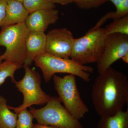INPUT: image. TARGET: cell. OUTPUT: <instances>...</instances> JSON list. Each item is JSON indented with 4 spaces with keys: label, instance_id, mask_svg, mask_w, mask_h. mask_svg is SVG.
I'll use <instances>...</instances> for the list:
<instances>
[{
    "label": "cell",
    "instance_id": "obj_11",
    "mask_svg": "<svg viewBox=\"0 0 128 128\" xmlns=\"http://www.w3.org/2000/svg\"><path fill=\"white\" fill-rule=\"evenodd\" d=\"M46 34L44 32L29 31L26 42V57L24 64L30 66L38 56L45 53Z\"/></svg>",
    "mask_w": 128,
    "mask_h": 128
},
{
    "label": "cell",
    "instance_id": "obj_8",
    "mask_svg": "<svg viewBox=\"0 0 128 128\" xmlns=\"http://www.w3.org/2000/svg\"><path fill=\"white\" fill-rule=\"evenodd\" d=\"M128 54V35L118 33L107 35L103 54L96 63L98 74L104 72Z\"/></svg>",
    "mask_w": 128,
    "mask_h": 128
},
{
    "label": "cell",
    "instance_id": "obj_5",
    "mask_svg": "<svg viewBox=\"0 0 128 128\" xmlns=\"http://www.w3.org/2000/svg\"><path fill=\"white\" fill-rule=\"evenodd\" d=\"M53 77L54 88L64 107L75 119L84 118L89 110L80 96L76 76L68 74L62 77L54 74Z\"/></svg>",
    "mask_w": 128,
    "mask_h": 128
},
{
    "label": "cell",
    "instance_id": "obj_12",
    "mask_svg": "<svg viewBox=\"0 0 128 128\" xmlns=\"http://www.w3.org/2000/svg\"><path fill=\"white\" fill-rule=\"evenodd\" d=\"M29 14L22 2L17 0H7L6 16L0 26L2 29L25 22Z\"/></svg>",
    "mask_w": 128,
    "mask_h": 128
},
{
    "label": "cell",
    "instance_id": "obj_1",
    "mask_svg": "<svg viewBox=\"0 0 128 128\" xmlns=\"http://www.w3.org/2000/svg\"><path fill=\"white\" fill-rule=\"evenodd\" d=\"M91 96L94 109L100 117L123 110L128 102V76L110 66L95 79Z\"/></svg>",
    "mask_w": 128,
    "mask_h": 128
},
{
    "label": "cell",
    "instance_id": "obj_14",
    "mask_svg": "<svg viewBox=\"0 0 128 128\" xmlns=\"http://www.w3.org/2000/svg\"><path fill=\"white\" fill-rule=\"evenodd\" d=\"M18 114L11 112L7 101L0 94V128H15Z\"/></svg>",
    "mask_w": 128,
    "mask_h": 128
},
{
    "label": "cell",
    "instance_id": "obj_24",
    "mask_svg": "<svg viewBox=\"0 0 128 128\" xmlns=\"http://www.w3.org/2000/svg\"><path fill=\"white\" fill-rule=\"evenodd\" d=\"M122 59L124 61V62L128 64V54L124 56Z\"/></svg>",
    "mask_w": 128,
    "mask_h": 128
},
{
    "label": "cell",
    "instance_id": "obj_22",
    "mask_svg": "<svg viewBox=\"0 0 128 128\" xmlns=\"http://www.w3.org/2000/svg\"><path fill=\"white\" fill-rule=\"evenodd\" d=\"M54 4L58 3L62 5H66L73 2V0H48Z\"/></svg>",
    "mask_w": 128,
    "mask_h": 128
},
{
    "label": "cell",
    "instance_id": "obj_10",
    "mask_svg": "<svg viewBox=\"0 0 128 128\" xmlns=\"http://www.w3.org/2000/svg\"><path fill=\"white\" fill-rule=\"evenodd\" d=\"M59 18L57 9L39 10L29 14L25 23L29 31L44 32L50 25L56 23Z\"/></svg>",
    "mask_w": 128,
    "mask_h": 128
},
{
    "label": "cell",
    "instance_id": "obj_2",
    "mask_svg": "<svg viewBox=\"0 0 128 128\" xmlns=\"http://www.w3.org/2000/svg\"><path fill=\"white\" fill-rule=\"evenodd\" d=\"M34 62L42 70L46 82L57 73L74 75L88 82L90 80V73L94 72L92 66L81 64L70 58H60L46 52L36 56Z\"/></svg>",
    "mask_w": 128,
    "mask_h": 128
},
{
    "label": "cell",
    "instance_id": "obj_16",
    "mask_svg": "<svg viewBox=\"0 0 128 128\" xmlns=\"http://www.w3.org/2000/svg\"><path fill=\"white\" fill-rule=\"evenodd\" d=\"M22 66L21 64L6 60L0 63V86L9 77L12 82L15 83L16 81L14 77L15 72Z\"/></svg>",
    "mask_w": 128,
    "mask_h": 128
},
{
    "label": "cell",
    "instance_id": "obj_26",
    "mask_svg": "<svg viewBox=\"0 0 128 128\" xmlns=\"http://www.w3.org/2000/svg\"><path fill=\"white\" fill-rule=\"evenodd\" d=\"M2 62V59L1 58L0 55V63H1Z\"/></svg>",
    "mask_w": 128,
    "mask_h": 128
},
{
    "label": "cell",
    "instance_id": "obj_25",
    "mask_svg": "<svg viewBox=\"0 0 128 128\" xmlns=\"http://www.w3.org/2000/svg\"><path fill=\"white\" fill-rule=\"evenodd\" d=\"M17 0L18 1L20 2H23L24 0Z\"/></svg>",
    "mask_w": 128,
    "mask_h": 128
},
{
    "label": "cell",
    "instance_id": "obj_23",
    "mask_svg": "<svg viewBox=\"0 0 128 128\" xmlns=\"http://www.w3.org/2000/svg\"><path fill=\"white\" fill-rule=\"evenodd\" d=\"M32 128H58L54 126H48V125H44L37 124H34Z\"/></svg>",
    "mask_w": 128,
    "mask_h": 128
},
{
    "label": "cell",
    "instance_id": "obj_17",
    "mask_svg": "<svg viewBox=\"0 0 128 128\" xmlns=\"http://www.w3.org/2000/svg\"><path fill=\"white\" fill-rule=\"evenodd\" d=\"M105 29L106 35L115 33L128 35V15L114 20Z\"/></svg>",
    "mask_w": 128,
    "mask_h": 128
},
{
    "label": "cell",
    "instance_id": "obj_19",
    "mask_svg": "<svg viewBox=\"0 0 128 128\" xmlns=\"http://www.w3.org/2000/svg\"><path fill=\"white\" fill-rule=\"evenodd\" d=\"M17 120L15 128H32L34 117L30 111L24 109L18 114Z\"/></svg>",
    "mask_w": 128,
    "mask_h": 128
},
{
    "label": "cell",
    "instance_id": "obj_20",
    "mask_svg": "<svg viewBox=\"0 0 128 128\" xmlns=\"http://www.w3.org/2000/svg\"><path fill=\"white\" fill-rule=\"evenodd\" d=\"M107 2L106 0H73V2L83 9L97 8Z\"/></svg>",
    "mask_w": 128,
    "mask_h": 128
},
{
    "label": "cell",
    "instance_id": "obj_9",
    "mask_svg": "<svg viewBox=\"0 0 128 128\" xmlns=\"http://www.w3.org/2000/svg\"><path fill=\"white\" fill-rule=\"evenodd\" d=\"M74 38L67 28H55L46 34L45 52L56 57L70 58Z\"/></svg>",
    "mask_w": 128,
    "mask_h": 128
},
{
    "label": "cell",
    "instance_id": "obj_21",
    "mask_svg": "<svg viewBox=\"0 0 128 128\" xmlns=\"http://www.w3.org/2000/svg\"><path fill=\"white\" fill-rule=\"evenodd\" d=\"M6 5L7 0H0V27L6 17Z\"/></svg>",
    "mask_w": 128,
    "mask_h": 128
},
{
    "label": "cell",
    "instance_id": "obj_15",
    "mask_svg": "<svg viewBox=\"0 0 128 128\" xmlns=\"http://www.w3.org/2000/svg\"><path fill=\"white\" fill-rule=\"evenodd\" d=\"M113 3L116 8V11L108 12L98 22V25L102 26L108 19L114 20L128 15V0H106Z\"/></svg>",
    "mask_w": 128,
    "mask_h": 128
},
{
    "label": "cell",
    "instance_id": "obj_6",
    "mask_svg": "<svg viewBox=\"0 0 128 128\" xmlns=\"http://www.w3.org/2000/svg\"><path fill=\"white\" fill-rule=\"evenodd\" d=\"M43 108H31L30 112L38 124L58 128H84L79 120L70 114L58 97L51 96Z\"/></svg>",
    "mask_w": 128,
    "mask_h": 128
},
{
    "label": "cell",
    "instance_id": "obj_4",
    "mask_svg": "<svg viewBox=\"0 0 128 128\" xmlns=\"http://www.w3.org/2000/svg\"><path fill=\"white\" fill-rule=\"evenodd\" d=\"M29 30L25 22L11 25L0 32V46L6 50L2 59L23 65L26 54V42Z\"/></svg>",
    "mask_w": 128,
    "mask_h": 128
},
{
    "label": "cell",
    "instance_id": "obj_3",
    "mask_svg": "<svg viewBox=\"0 0 128 128\" xmlns=\"http://www.w3.org/2000/svg\"><path fill=\"white\" fill-rule=\"evenodd\" d=\"M106 36L105 28L101 27L74 38L70 58L82 65L97 63L103 54Z\"/></svg>",
    "mask_w": 128,
    "mask_h": 128
},
{
    "label": "cell",
    "instance_id": "obj_7",
    "mask_svg": "<svg viewBox=\"0 0 128 128\" xmlns=\"http://www.w3.org/2000/svg\"><path fill=\"white\" fill-rule=\"evenodd\" d=\"M23 65L25 75L22 80L16 81L14 83L18 91L23 95V102L18 107L9 106V108L14 110L17 114L32 105H44L51 97L41 88V77L39 73L31 68L29 66Z\"/></svg>",
    "mask_w": 128,
    "mask_h": 128
},
{
    "label": "cell",
    "instance_id": "obj_13",
    "mask_svg": "<svg viewBox=\"0 0 128 128\" xmlns=\"http://www.w3.org/2000/svg\"><path fill=\"white\" fill-rule=\"evenodd\" d=\"M97 128H128V110H120L111 116L101 117Z\"/></svg>",
    "mask_w": 128,
    "mask_h": 128
},
{
    "label": "cell",
    "instance_id": "obj_18",
    "mask_svg": "<svg viewBox=\"0 0 128 128\" xmlns=\"http://www.w3.org/2000/svg\"><path fill=\"white\" fill-rule=\"evenodd\" d=\"M22 4L29 14L44 9H55V5L48 0H24Z\"/></svg>",
    "mask_w": 128,
    "mask_h": 128
}]
</instances>
